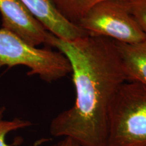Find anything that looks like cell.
Returning a JSON list of instances; mask_svg holds the SVG:
<instances>
[{
	"mask_svg": "<svg viewBox=\"0 0 146 146\" xmlns=\"http://www.w3.org/2000/svg\"><path fill=\"white\" fill-rule=\"evenodd\" d=\"M45 45L68 59L76 93L72 106L53 118L51 135L81 146H106L110 107L127 81L114 41L89 35L66 41L50 33Z\"/></svg>",
	"mask_w": 146,
	"mask_h": 146,
	"instance_id": "cell-1",
	"label": "cell"
},
{
	"mask_svg": "<svg viewBox=\"0 0 146 146\" xmlns=\"http://www.w3.org/2000/svg\"><path fill=\"white\" fill-rule=\"evenodd\" d=\"M106 146H146V87L126 81L113 98Z\"/></svg>",
	"mask_w": 146,
	"mask_h": 146,
	"instance_id": "cell-2",
	"label": "cell"
},
{
	"mask_svg": "<svg viewBox=\"0 0 146 146\" xmlns=\"http://www.w3.org/2000/svg\"><path fill=\"white\" fill-rule=\"evenodd\" d=\"M25 66L29 75H36L47 83L71 73L69 61L58 51L28 44L13 33L0 29V68Z\"/></svg>",
	"mask_w": 146,
	"mask_h": 146,
	"instance_id": "cell-3",
	"label": "cell"
},
{
	"mask_svg": "<svg viewBox=\"0 0 146 146\" xmlns=\"http://www.w3.org/2000/svg\"><path fill=\"white\" fill-rule=\"evenodd\" d=\"M89 36H100L126 44L146 41L145 34L131 14L127 1L109 0L91 8L78 22Z\"/></svg>",
	"mask_w": 146,
	"mask_h": 146,
	"instance_id": "cell-4",
	"label": "cell"
},
{
	"mask_svg": "<svg viewBox=\"0 0 146 146\" xmlns=\"http://www.w3.org/2000/svg\"><path fill=\"white\" fill-rule=\"evenodd\" d=\"M2 28L33 47L45 45L47 31L21 0H0Z\"/></svg>",
	"mask_w": 146,
	"mask_h": 146,
	"instance_id": "cell-5",
	"label": "cell"
},
{
	"mask_svg": "<svg viewBox=\"0 0 146 146\" xmlns=\"http://www.w3.org/2000/svg\"><path fill=\"white\" fill-rule=\"evenodd\" d=\"M47 31L60 39L72 41L88 35L77 25L66 19L54 0H21Z\"/></svg>",
	"mask_w": 146,
	"mask_h": 146,
	"instance_id": "cell-6",
	"label": "cell"
},
{
	"mask_svg": "<svg viewBox=\"0 0 146 146\" xmlns=\"http://www.w3.org/2000/svg\"><path fill=\"white\" fill-rule=\"evenodd\" d=\"M114 43L127 81L136 82L146 87V41L137 44Z\"/></svg>",
	"mask_w": 146,
	"mask_h": 146,
	"instance_id": "cell-7",
	"label": "cell"
},
{
	"mask_svg": "<svg viewBox=\"0 0 146 146\" xmlns=\"http://www.w3.org/2000/svg\"><path fill=\"white\" fill-rule=\"evenodd\" d=\"M106 1L109 0H54L60 14L70 23L77 25L91 8Z\"/></svg>",
	"mask_w": 146,
	"mask_h": 146,
	"instance_id": "cell-8",
	"label": "cell"
},
{
	"mask_svg": "<svg viewBox=\"0 0 146 146\" xmlns=\"http://www.w3.org/2000/svg\"><path fill=\"white\" fill-rule=\"evenodd\" d=\"M5 109L4 106L0 108V146H12L6 143V137L9 133L30 127L32 123L20 118H14L12 120L3 119Z\"/></svg>",
	"mask_w": 146,
	"mask_h": 146,
	"instance_id": "cell-9",
	"label": "cell"
},
{
	"mask_svg": "<svg viewBox=\"0 0 146 146\" xmlns=\"http://www.w3.org/2000/svg\"><path fill=\"white\" fill-rule=\"evenodd\" d=\"M127 3L131 14L146 35V0H129Z\"/></svg>",
	"mask_w": 146,
	"mask_h": 146,
	"instance_id": "cell-10",
	"label": "cell"
},
{
	"mask_svg": "<svg viewBox=\"0 0 146 146\" xmlns=\"http://www.w3.org/2000/svg\"><path fill=\"white\" fill-rule=\"evenodd\" d=\"M51 146H81L77 142L70 137H64L61 141Z\"/></svg>",
	"mask_w": 146,
	"mask_h": 146,
	"instance_id": "cell-11",
	"label": "cell"
}]
</instances>
